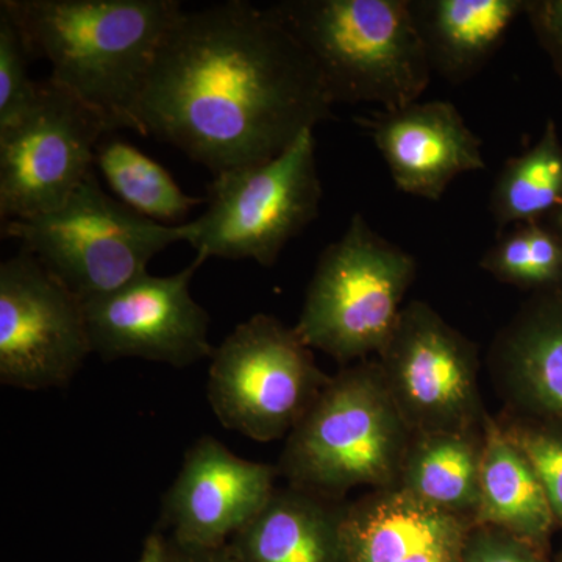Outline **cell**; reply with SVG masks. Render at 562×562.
<instances>
[{
    "label": "cell",
    "mask_w": 562,
    "mask_h": 562,
    "mask_svg": "<svg viewBox=\"0 0 562 562\" xmlns=\"http://www.w3.org/2000/svg\"><path fill=\"white\" fill-rule=\"evenodd\" d=\"M528 20L562 76V0L528 2Z\"/></svg>",
    "instance_id": "27"
},
{
    "label": "cell",
    "mask_w": 562,
    "mask_h": 562,
    "mask_svg": "<svg viewBox=\"0 0 562 562\" xmlns=\"http://www.w3.org/2000/svg\"><path fill=\"white\" fill-rule=\"evenodd\" d=\"M138 562H171L165 532L157 530L147 536Z\"/></svg>",
    "instance_id": "29"
},
{
    "label": "cell",
    "mask_w": 562,
    "mask_h": 562,
    "mask_svg": "<svg viewBox=\"0 0 562 562\" xmlns=\"http://www.w3.org/2000/svg\"><path fill=\"white\" fill-rule=\"evenodd\" d=\"M464 562H552L549 554L508 532L472 527L465 543Z\"/></svg>",
    "instance_id": "26"
},
{
    "label": "cell",
    "mask_w": 562,
    "mask_h": 562,
    "mask_svg": "<svg viewBox=\"0 0 562 562\" xmlns=\"http://www.w3.org/2000/svg\"><path fill=\"white\" fill-rule=\"evenodd\" d=\"M18 239L81 302L120 290L147 272L160 251L184 243V225L140 216L102 190L94 171L60 209L32 220L3 222Z\"/></svg>",
    "instance_id": "6"
},
{
    "label": "cell",
    "mask_w": 562,
    "mask_h": 562,
    "mask_svg": "<svg viewBox=\"0 0 562 562\" xmlns=\"http://www.w3.org/2000/svg\"><path fill=\"white\" fill-rule=\"evenodd\" d=\"M269 9L312 55L335 105L403 109L430 85L412 0H286Z\"/></svg>",
    "instance_id": "4"
},
{
    "label": "cell",
    "mask_w": 562,
    "mask_h": 562,
    "mask_svg": "<svg viewBox=\"0 0 562 562\" xmlns=\"http://www.w3.org/2000/svg\"><path fill=\"white\" fill-rule=\"evenodd\" d=\"M473 525L439 512L397 487L349 502L346 562H464Z\"/></svg>",
    "instance_id": "16"
},
{
    "label": "cell",
    "mask_w": 562,
    "mask_h": 562,
    "mask_svg": "<svg viewBox=\"0 0 562 562\" xmlns=\"http://www.w3.org/2000/svg\"><path fill=\"white\" fill-rule=\"evenodd\" d=\"M562 205V143L557 124L547 122L538 143L509 158L491 192L490 210L498 228L536 222Z\"/></svg>",
    "instance_id": "21"
},
{
    "label": "cell",
    "mask_w": 562,
    "mask_h": 562,
    "mask_svg": "<svg viewBox=\"0 0 562 562\" xmlns=\"http://www.w3.org/2000/svg\"><path fill=\"white\" fill-rule=\"evenodd\" d=\"M412 7L432 72L462 83L490 61L528 2L416 0Z\"/></svg>",
    "instance_id": "19"
},
{
    "label": "cell",
    "mask_w": 562,
    "mask_h": 562,
    "mask_svg": "<svg viewBox=\"0 0 562 562\" xmlns=\"http://www.w3.org/2000/svg\"><path fill=\"white\" fill-rule=\"evenodd\" d=\"M480 266L520 290L562 291V236L538 221L514 225L483 255Z\"/></svg>",
    "instance_id": "23"
},
{
    "label": "cell",
    "mask_w": 562,
    "mask_h": 562,
    "mask_svg": "<svg viewBox=\"0 0 562 562\" xmlns=\"http://www.w3.org/2000/svg\"><path fill=\"white\" fill-rule=\"evenodd\" d=\"M50 80L94 111L109 132L144 136L139 105L177 0H3Z\"/></svg>",
    "instance_id": "2"
},
{
    "label": "cell",
    "mask_w": 562,
    "mask_h": 562,
    "mask_svg": "<svg viewBox=\"0 0 562 562\" xmlns=\"http://www.w3.org/2000/svg\"><path fill=\"white\" fill-rule=\"evenodd\" d=\"M413 431L384 384L376 360L333 375L280 454L290 486L346 501L357 487H397Z\"/></svg>",
    "instance_id": "3"
},
{
    "label": "cell",
    "mask_w": 562,
    "mask_h": 562,
    "mask_svg": "<svg viewBox=\"0 0 562 562\" xmlns=\"http://www.w3.org/2000/svg\"><path fill=\"white\" fill-rule=\"evenodd\" d=\"M483 450L484 425L413 432L397 490L473 525L479 512Z\"/></svg>",
    "instance_id": "20"
},
{
    "label": "cell",
    "mask_w": 562,
    "mask_h": 562,
    "mask_svg": "<svg viewBox=\"0 0 562 562\" xmlns=\"http://www.w3.org/2000/svg\"><path fill=\"white\" fill-rule=\"evenodd\" d=\"M553 231L562 236V205L553 213Z\"/></svg>",
    "instance_id": "30"
},
{
    "label": "cell",
    "mask_w": 562,
    "mask_h": 562,
    "mask_svg": "<svg viewBox=\"0 0 562 562\" xmlns=\"http://www.w3.org/2000/svg\"><path fill=\"white\" fill-rule=\"evenodd\" d=\"M490 372L505 412L562 427V291L520 306L491 344Z\"/></svg>",
    "instance_id": "15"
},
{
    "label": "cell",
    "mask_w": 562,
    "mask_h": 562,
    "mask_svg": "<svg viewBox=\"0 0 562 562\" xmlns=\"http://www.w3.org/2000/svg\"><path fill=\"white\" fill-rule=\"evenodd\" d=\"M92 353L83 302L31 251L0 265V383L68 384Z\"/></svg>",
    "instance_id": "11"
},
{
    "label": "cell",
    "mask_w": 562,
    "mask_h": 562,
    "mask_svg": "<svg viewBox=\"0 0 562 562\" xmlns=\"http://www.w3.org/2000/svg\"><path fill=\"white\" fill-rule=\"evenodd\" d=\"M319 68L269 7L228 0L183 11L139 105L144 136L214 176L272 160L333 117Z\"/></svg>",
    "instance_id": "1"
},
{
    "label": "cell",
    "mask_w": 562,
    "mask_h": 562,
    "mask_svg": "<svg viewBox=\"0 0 562 562\" xmlns=\"http://www.w3.org/2000/svg\"><path fill=\"white\" fill-rule=\"evenodd\" d=\"M109 132L79 99L40 81L31 110L0 131V217L32 220L60 209L94 171L95 150Z\"/></svg>",
    "instance_id": "10"
},
{
    "label": "cell",
    "mask_w": 562,
    "mask_h": 562,
    "mask_svg": "<svg viewBox=\"0 0 562 562\" xmlns=\"http://www.w3.org/2000/svg\"><path fill=\"white\" fill-rule=\"evenodd\" d=\"M473 527L508 532L547 554L558 528L530 461L490 413L484 420L480 503Z\"/></svg>",
    "instance_id": "18"
},
{
    "label": "cell",
    "mask_w": 562,
    "mask_h": 562,
    "mask_svg": "<svg viewBox=\"0 0 562 562\" xmlns=\"http://www.w3.org/2000/svg\"><path fill=\"white\" fill-rule=\"evenodd\" d=\"M209 258L195 255L169 277L143 273L99 299L83 303L92 351L103 361L139 358L183 369L213 357L210 316L192 299V277Z\"/></svg>",
    "instance_id": "12"
},
{
    "label": "cell",
    "mask_w": 562,
    "mask_h": 562,
    "mask_svg": "<svg viewBox=\"0 0 562 562\" xmlns=\"http://www.w3.org/2000/svg\"><path fill=\"white\" fill-rule=\"evenodd\" d=\"M32 54L20 24L0 2V131L21 120L35 102L40 83L29 77Z\"/></svg>",
    "instance_id": "25"
},
{
    "label": "cell",
    "mask_w": 562,
    "mask_h": 562,
    "mask_svg": "<svg viewBox=\"0 0 562 562\" xmlns=\"http://www.w3.org/2000/svg\"><path fill=\"white\" fill-rule=\"evenodd\" d=\"M277 475V465L244 460L213 436H202L162 498L160 530L184 546H225L265 508Z\"/></svg>",
    "instance_id": "13"
},
{
    "label": "cell",
    "mask_w": 562,
    "mask_h": 562,
    "mask_svg": "<svg viewBox=\"0 0 562 562\" xmlns=\"http://www.w3.org/2000/svg\"><path fill=\"white\" fill-rule=\"evenodd\" d=\"M347 508V501L286 484L227 546L236 562H346Z\"/></svg>",
    "instance_id": "17"
},
{
    "label": "cell",
    "mask_w": 562,
    "mask_h": 562,
    "mask_svg": "<svg viewBox=\"0 0 562 562\" xmlns=\"http://www.w3.org/2000/svg\"><path fill=\"white\" fill-rule=\"evenodd\" d=\"M369 132L398 191L441 201L458 176L486 169L482 140L453 103L414 102L355 117Z\"/></svg>",
    "instance_id": "14"
},
{
    "label": "cell",
    "mask_w": 562,
    "mask_h": 562,
    "mask_svg": "<svg viewBox=\"0 0 562 562\" xmlns=\"http://www.w3.org/2000/svg\"><path fill=\"white\" fill-rule=\"evenodd\" d=\"M95 166L120 201L147 220L169 225L168 222L184 220L192 206L203 202L181 191L160 162L127 140H101L95 150Z\"/></svg>",
    "instance_id": "22"
},
{
    "label": "cell",
    "mask_w": 562,
    "mask_h": 562,
    "mask_svg": "<svg viewBox=\"0 0 562 562\" xmlns=\"http://www.w3.org/2000/svg\"><path fill=\"white\" fill-rule=\"evenodd\" d=\"M321 201L316 139L310 131L272 160L214 176L206 210L183 224L184 243L206 258L272 268L284 246L319 216Z\"/></svg>",
    "instance_id": "7"
},
{
    "label": "cell",
    "mask_w": 562,
    "mask_h": 562,
    "mask_svg": "<svg viewBox=\"0 0 562 562\" xmlns=\"http://www.w3.org/2000/svg\"><path fill=\"white\" fill-rule=\"evenodd\" d=\"M168 547L171 562H236L227 543L221 547H194L168 538Z\"/></svg>",
    "instance_id": "28"
},
{
    "label": "cell",
    "mask_w": 562,
    "mask_h": 562,
    "mask_svg": "<svg viewBox=\"0 0 562 562\" xmlns=\"http://www.w3.org/2000/svg\"><path fill=\"white\" fill-rule=\"evenodd\" d=\"M557 562H562V552L560 554V558H558V561Z\"/></svg>",
    "instance_id": "31"
},
{
    "label": "cell",
    "mask_w": 562,
    "mask_h": 562,
    "mask_svg": "<svg viewBox=\"0 0 562 562\" xmlns=\"http://www.w3.org/2000/svg\"><path fill=\"white\" fill-rule=\"evenodd\" d=\"M502 430L522 450L541 482L562 530V427L509 412L498 414Z\"/></svg>",
    "instance_id": "24"
},
{
    "label": "cell",
    "mask_w": 562,
    "mask_h": 562,
    "mask_svg": "<svg viewBox=\"0 0 562 562\" xmlns=\"http://www.w3.org/2000/svg\"><path fill=\"white\" fill-rule=\"evenodd\" d=\"M375 360L413 432L483 427L479 349L428 303H406Z\"/></svg>",
    "instance_id": "9"
},
{
    "label": "cell",
    "mask_w": 562,
    "mask_h": 562,
    "mask_svg": "<svg viewBox=\"0 0 562 562\" xmlns=\"http://www.w3.org/2000/svg\"><path fill=\"white\" fill-rule=\"evenodd\" d=\"M330 379L295 328L255 314L214 349L206 397L227 430L272 442L288 438Z\"/></svg>",
    "instance_id": "8"
},
{
    "label": "cell",
    "mask_w": 562,
    "mask_h": 562,
    "mask_svg": "<svg viewBox=\"0 0 562 562\" xmlns=\"http://www.w3.org/2000/svg\"><path fill=\"white\" fill-rule=\"evenodd\" d=\"M413 255L373 231L361 213L322 251L295 330L306 346L339 362L379 353L416 280Z\"/></svg>",
    "instance_id": "5"
}]
</instances>
